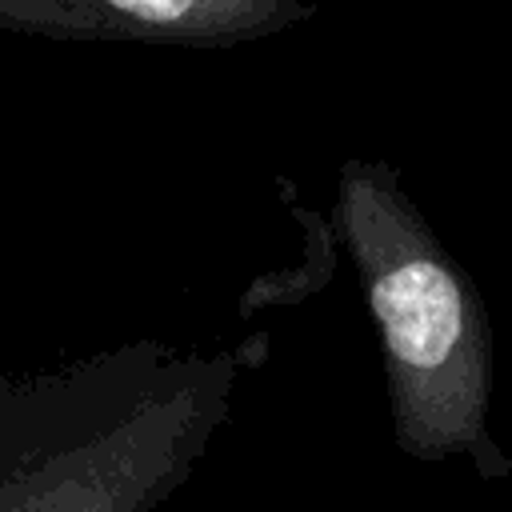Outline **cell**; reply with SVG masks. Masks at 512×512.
<instances>
[{
  "mask_svg": "<svg viewBox=\"0 0 512 512\" xmlns=\"http://www.w3.org/2000/svg\"><path fill=\"white\" fill-rule=\"evenodd\" d=\"M232 356L120 348L0 384V512H152L228 412Z\"/></svg>",
  "mask_w": 512,
  "mask_h": 512,
  "instance_id": "1",
  "label": "cell"
},
{
  "mask_svg": "<svg viewBox=\"0 0 512 512\" xmlns=\"http://www.w3.org/2000/svg\"><path fill=\"white\" fill-rule=\"evenodd\" d=\"M352 248L384 340L392 432L420 464L464 460L504 480L512 460L488 428L492 336L468 280L428 244L376 216L368 184L348 188Z\"/></svg>",
  "mask_w": 512,
  "mask_h": 512,
  "instance_id": "2",
  "label": "cell"
},
{
  "mask_svg": "<svg viewBox=\"0 0 512 512\" xmlns=\"http://www.w3.org/2000/svg\"><path fill=\"white\" fill-rule=\"evenodd\" d=\"M276 8L280 0H0V20L48 32L216 40L268 28Z\"/></svg>",
  "mask_w": 512,
  "mask_h": 512,
  "instance_id": "3",
  "label": "cell"
}]
</instances>
